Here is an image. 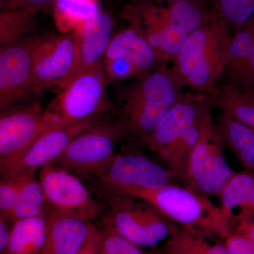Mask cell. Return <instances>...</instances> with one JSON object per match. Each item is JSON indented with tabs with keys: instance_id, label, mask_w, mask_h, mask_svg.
Segmentation results:
<instances>
[{
	"instance_id": "obj_1",
	"label": "cell",
	"mask_w": 254,
	"mask_h": 254,
	"mask_svg": "<svg viewBox=\"0 0 254 254\" xmlns=\"http://www.w3.org/2000/svg\"><path fill=\"white\" fill-rule=\"evenodd\" d=\"M210 10L201 0L161 3L133 0L122 17L152 47L160 62L174 60L188 37L203 23Z\"/></svg>"
},
{
	"instance_id": "obj_2",
	"label": "cell",
	"mask_w": 254,
	"mask_h": 254,
	"mask_svg": "<svg viewBox=\"0 0 254 254\" xmlns=\"http://www.w3.org/2000/svg\"><path fill=\"white\" fill-rule=\"evenodd\" d=\"M231 28L210 9L203 23L187 38L173 60V71L183 87L211 96L227 69Z\"/></svg>"
},
{
	"instance_id": "obj_3",
	"label": "cell",
	"mask_w": 254,
	"mask_h": 254,
	"mask_svg": "<svg viewBox=\"0 0 254 254\" xmlns=\"http://www.w3.org/2000/svg\"><path fill=\"white\" fill-rule=\"evenodd\" d=\"M182 86L166 64L125 87L120 95L119 119L123 133L142 143L179 100Z\"/></svg>"
},
{
	"instance_id": "obj_4",
	"label": "cell",
	"mask_w": 254,
	"mask_h": 254,
	"mask_svg": "<svg viewBox=\"0 0 254 254\" xmlns=\"http://www.w3.org/2000/svg\"><path fill=\"white\" fill-rule=\"evenodd\" d=\"M113 190L146 200L174 223L205 236L225 240L233 231V223L220 205L214 203L208 195L186 185L171 183L155 190Z\"/></svg>"
},
{
	"instance_id": "obj_5",
	"label": "cell",
	"mask_w": 254,
	"mask_h": 254,
	"mask_svg": "<svg viewBox=\"0 0 254 254\" xmlns=\"http://www.w3.org/2000/svg\"><path fill=\"white\" fill-rule=\"evenodd\" d=\"M109 83L103 61L73 78L44 110L43 133L95 118L109 109Z\"/></svg>"
},
{
	"instance_id": "obj_6",
	"label": "cell",
	"mask_w": 254,
	"mask_h": 254,
	"mask_svg": "<svg viewBox=\"0 0 254 254\" xmlns=\"http://www.w3.org/2000/svg\"><path fill=\"white\" fill-rule=\"evenodd\" d=\"M107 190L110 195L104 225L138 247L156 248L177 227L146 200L118 190Z\"/></svg>"
},
{
	"instance_id": "obj_7",
	"label": "cell",
	"mask_w": 254,
	"mask_h": 254,
	"mask_svg": "<svg viewBox=\"0 0 254 254\" xmlns=\"http://www.w3.org/2000/svg\"><path fill=\"white\" fill-rule=\"evenodd\" d=\"M123 133L118 120L95 122L68 143L63 154L53 164L71 173L98 177L109 168L115 156V146Z\"/></svg>"
},
{
	"instance_id": "obj_8",
	"label": "cell",
	"mask_w": 254,
	"mask_h": 254,
	"mask_svg": "<svg viewBox=\"0 0 254 254\" xmlns=\"http://www.w3.org/2000/svg\"><path fill=\"white\" fill-rule=\"evenodd\" d=\"M48 214L92 222L99 216L101 205L91 190L74 175L55 164L38 172Z\"/></svg>"
},
{
	"instance_id": "obj_9",
	"label": "cell",
	"mask_w": 254,
	"mask_h": 254,
	"mask_svg": "<svg viewBox=\"0 0 254 254\" xmlns=\"http://www.w3.org/2000/svg\"><path fill=\"white\" fill-rule=\"evenodd\" d=\"M224 145L211 120L190 153L183 185L209 197L218 196L235 173L227 163Z\"/></svg>"
},
{
	"instance_id": "obj_10",
	"label": "cell",
	"mask_w": 254,
	"mask_h": 254,
	"mask_svg": "<svg viewBox=\"0 0 254 254\" xmlns=\"http://www.w3.org/2000/svg\"><path fill=\"white\" fill-rule=\"evenodd\" d=\"M36 36H25L0 51L1 111L33 93V49Z\"/></svg>"
},
{
	"instance_id": "obj_11",
	"label": "cell",
	"mask_w": 254,
	"mask_h": 254,
	"mask_svg": "<svg viewBox=\"0 0 254 254\" xmlns=\"http://www.w3.org/2000/svg\"><path fill=\"white\" fill-rule=\"evenodd\" d=\"M74 56L72 33L36 37L33 49V93L58 87L69 74Z\"/></svg>"
},
{
	"instance_id": "obj_12",
	"label": "cell",
	"mask_w": 254,
	"mask_h": 254,
	"mask_svg": "<svg viewBox=\"0 0 254 254\" xmlns=\"http://www.w3.org/2000/svg\"><path fill=\"white\" fill-rule=\"evenodd\" d=\"M168 169L142 153L125 152L115 155L100 182L107 190L127 189L155 190L173 183Z\"/></svg>"
},
{
	"instance_id": "obj_13",
	"label": "cell",
	"mask_w": 254,
	"mask_h": 254,
	"mask_svg": "<svg viewBox=\"0 0 254 254\" xmlns=\"http://www.w3.org/2000/svg\"><path fill=\"white\" fill-rule=\"evenodd\" d=\"M97 121L95 117L43 132L22 154L0 164L1 176L16 177L28 171L38 172L46 165L53 164L75 136Z\"/></svg>"
},
{
	"instance_id": "obj_14",
	"label": "cell",
	"mask_w": 254,
	"mask_h": 254,
	"mask_svg": "<svg viewBox=\"0 0 254 254\" xmlns=\"http://www.w3.org/2000/svg\"><path fill=\"white\" fill-rule=\"evenodd\" d=\"M211 107L209 95H184L164 115L143 144L160 156L190 127L210 115Z\"/></svg>"
},
{
	"instance_id": "obj_15",
	"label": "cell",
	"mask_w": 254,
	"mask_h": 254,
	"mask_svg": "<svg viewBox=\"0 0 254 254\" xmlns=\"http://www.w3.org/2000/svg\"><path fill=\"white\" fill-rule=\"evenodd\" d=\"M113 27V17L102 11L78 25L72 33L75 48L72 68L57 88L62 89L83 71L103 61Z\"/></svg>"
},
{
	"instance_id": "obj_16",
	"label": "cell",
	"mask_w": 254,
	"mask_h": 254,
	"mask_svg": "<svg viewBox=\"0 0 254 254\" xmlns=\"http://www.w3.org/2000/svg\"><path fill=\"white\" fill-rule=\"evenodd\" d=\"M44 109L35 103L1 115L0 118V164L22 154L43 133Z\"/></svg>"
},
{
	"instance_id": "obj_17",
	"label": "cell",
	"mask_w": 254,
	"mask_h": 254,
	"mask_svg": "<svg viewBox=\"0 0 254 254\" xmlns=\"http://www.w3.org/2000/svg\"><path fill=\"white\" fill-rule=\"evenodd\" d=\"M95 225L92 222L48 214V227L40 254H76Z\"/></svg>"
},
{
	"instance_id": "obj_18",
	"label": "cell",
	"mask_w": 254,
	"mask_h": 254,
	"mask_svg": "<svg viewBox=\"0 0 254 254\" xmlns=\"http://www.w3.org/2000/svg\"><path fill=\"white\" fill-rule=\"evenodd\" d=\"M125 58L137 66L143 76L160 62L148 42L136 30L127 26L113 35L103 60Z\"/></svg>"
},
{
	"instance_id": "obj_19",
	"label": "cell",
	"mask_w": 254,
	"mask_h": 254,
	"mask_svg": "<svg viewBox=\"0 0 254 254\" xmlns=\"http://www.w3.org/2000/svg\"><path fill=\"white\" fill-rule=\"evenodd\" d=\"M217 197L233 225L237 218H254V173L235 172Z\"/></svg>"
},
{
	"instance_id": "obj_20",
	"label": "cell",
	"mask_w": 254,
	"mask_h": 254,
	"mask_svg": "<svg viewBox=\"0 0 254 254\" xmlns=\"http://www.w3.org/2000/svg\"><path fill=\"white\" fill-rule=\"evenodd\" d=\"M215 127L224 145L245 170L254 173V130L222 113Z\"/></svg>"
},
{
	"instance_id": "obj_21",
	"label": "cell",
	"mask_w": 254,
	"mask_h": 254,
	"mask_svg": "<svg viewBox=\"0 0 254 254\" xmlns=\"http://www.w3.org/2000/svg\"><path fill=\"white\" fill-rule=\"evenodd\" d=\"M212 107L254 130V93L231 83L217 89L210 96Z\"/></svg>"
},
{
	"instance_id": "obj_22",
	"label": "cell",
	"mask_w": 254,
	"mask_h": 254,
	"mask_svg": "<svg viewBox=\"0 0 254 254\" xmlns=\"http://www.w3.org/2000/svg\"><path fill=\"white\" fill-rule=\"evenodd\" d=\"M48 227V216L14 221L9 243L1 254H41Z\"/></svg>"
},
{
	"instance_id": "obj_23",
	"label": "cell",
	"mask_w": 254,
	"mask_h": 254,
	"mask_svg": "<svg viewBox=\"0 0 254 254\" xmlns=\"http://www.w3.org/2000/svg\"><path fill=\"white\" fill-rule=\"evenodd\" d=\"M254 45V16L242 31L233 35L228 52L227 69L230 83L242 89L247 88V76Z\"/></svg>"
},
{
	"instance_id": "obj_24",
	"label": "cell",
	"mask_w": 254,
	"mask_h": 254,
	"mask_svg": "<svg viewBox=\"0 0 254 254\" xmlns=\"http://www.w3.org/2000/svg\"><path fill=\"white\" fill-rule=\"evenodd\" d=\"M211 120V116L209 115L194 126L190 127L176 141L169 145L160 156L168 166L167 169L174 178L180 180L183 184L190 153L199 140L205 127Z\"/></svg>"
},
{
	"instance_id": "obj_25",
	"label": "cell",
	"mask_w": 254,
	"mask_h": 254,
	"mask_svg": "<svg viewBox=\"0 0 254 254\" xmlns=\"http://www.w3.org/2000/svg\"><path fill=\"white\" fill-rule=\"evenodd\" d=\"M20 188L11 221L34 217L48 216V208L38 177V172L28 171L18 175Z\"/></svg>"
},
{
	"instance_id": "obj_26",
	"label": "cell",
	"mask_w": 254,
	"mask_h": 254,
	"mask_svg": "<svg viewBox=\"0 0 254 254\" xmlns=\"http://www.w3.org/2000/svg\"><path fill=\"white\" fill-rule=\"evenodd\" d=\"M208 238L177 225L162 250L166 254H228L224 242L210 243Z\"/></svg>"
},
{
	"instance_id": "obj_27",
	"label": "cell",
	"mask_w": 254,
	"mask_h": 254,
	"mask_svg": "<svg viewBox=\"0 0 254 254\" xmlns=\"http://www.w3.org/2000/svg\"><path fill=\"white\" fill-rule=\"evenodd\" d=\"M53 18L60 33H72L100 11L99 0H55Z\"/></svg>"
},
{
	"instance_id": "obj_28",
	"label": "cell",
	"mask_w": 254,
	"mask_h": 254,
	"mask_svg": "<svg viewBox=\"0 0 254 254\" xmlns=\"http://www.w3.org/2000/svg\"><path fill=\"white\" fill-rule=\"evenodd\" d=\"M41 9L24 7L3 9L0 14V45L1 47L26 36L37 26V18Z\"/></svg>"
},
{
	"instance_id": "obj_29",
	"label": "cell",
	"mask_w": 254,
	"mask_h": 254,
	"mask_svg": "<svg viewBox=\"0 0 254 254\" xmlns=\"http://www.w3.org/2000/svg\"><path fill=\"white\" fill-rule=\"evenodd\" d=\"M212 3L213 12L230 26L233 35L254 16V0H212Z\"/></svg>"
},
{
	"instance_id": "obj_30",
	"label": "cell",
	"mask_w": 254,
	"mask_h": 254,
	"mask_svg": "<svg viewBox=\"0 0 254 254\" xmlns=\"http://www.w3.org/2000/svg\"><path fill=\"white\" fill-rule=\"evenodd\" d=\"M100 254H145L141 247L120 235L111 227L103 226Z\"/></svg>"
},
{
	"instance_id": "obj_31",
	"label": "cell",
	"mask_w": 254,
	"mask_h": 254,
	"mask_svg": "<svg viewBox=\"0 0 254 254\" xmlns=\"http://www.w3.org/2000/svg\"><path fill=\"white\" fill-rule=\"evenodd\" d=\"M103 64L109 82L123 81L128 78L143 76L136 65L125 58L103 60Z\"/></svg>"
},
{
	"instance_id": "obj_32",
	"label": "cell",
	"mask_w": 254,
	"mask_h": 254,
	"mask_svg": "<svg viewBox=\"0 0 254 254\" xmlns=\"http://www.w3.org/2000/svg\"><path fill=\"white\" fill-rule=\"evenodd\" d=\"M20 188L18 176H3L0 182V214L10 219L14 210ZM11 220V219H10Z\"/></svg>"
},
{
	"instance_id": "obj_33",
	"label": "cell",
	"mask_w": 254,
	"mask_h": 254,
	"mask_svg": "<svg viewBox=\"0 0 254 254\" xmlns=\"http://www.w3.org/2000/svg\"><path fill=\"white\" fill-rule=\"evenodd\" d=\"M228 254H254V246L242 235L232 233L224 240Z\"/></svg>"
},
{
	"instance_id": "obj_34",
	"label": "cell",
	"mask_w": 254,
	"mask_h": 254,
	"mask_svg": "<svg viewBox=\"0 0 254 254\" xmlns=\"http://www.w3.org/2000/svg\"><path fill=\"white\" fill-rule=\"evenodd\" d=\"M54 1L55 0H1V4L4 9L33 7L43 10Z\"/></svg>"
},
{
	"instance_id": "obj_35",
	"label": "cell",
	"mask_w": 254,
	"mask_h": 254,
	"mask_svg": "<svg viewBox=\"0 0 254 254\" xmlns=\"http://www.w3.org/2000/svg\"><path fill=\"white\" fill-rule=\"evenodd\" d=\"M232 233L242 235L254 246V218H237Z\"/></svg>"
},
{
	"instance_id": "obj_36",
	"label": "cell",
	"mask_w": 254,
	"mask_h": 254,
	"mask_svg": "<svg viewBox=\"0 0 254 254\" xmlns=\"http://www.w3.org/2000/svg\"><path fill=\"white\" fill-rule=\"evenodd\" d=\"M101 232L95 226L86 243L76 254H100Z\"/></svg>"
},
{
	"instance_id": "obj_37",
	"label": "cell",
	"mask_w": 254,
	"mask_h": 254,
	"mask_svg": "<svg viewBox=\"0 0 254 254\" xmlns=\"http://www.w3.org/2000/svg\"><path fill=\"white\" fill-rule=\"evenodd\" d=\"M13 222L8 217L0 214V254L2 253L9 243Z\"/></svg>"
},
{
	"instance_id": "obj_38",
	"label": "cell",
	"mask_w": 254,
	"mask_h": 254,
	"mask_svg": "<svg viewBox=\"0 0 254 254\" xmlns=\"http://www.w3.org/2000/svg\"><path fill=\"white\" fill-rule=\"evenodd\" d=\"M254 86V45L253 50H252V58L250 69H249L248 76H247V88L245 90L251 91Z\"/></svg>"
},
{
	"instance_id": "obj_39",
	"label": "cell",
	"mask_w": 254,
	"mask_h": 254,
	"mask_svg": "<svg viewBox=\"0 0 254 254\" xmlns=\"http://www.w3.org/2000/svg\"><path fill=\"white\" fill-rule=\"evenodd\" d=\"M145 254H166L163 252V250H158V249H151V250L148 252H145Z\"/></svg>"
},
{
	"instance_id": "obj_40",
	"label": "cell",
	"mask_w": 254,
	"mask_h": 254,
	"mask_svg": "<svg viewBox=\"0 0 254 254\" xmlns=\"http://www.w3.org/2000/svg\"><path fill=\"white\" fill-rule=\"evenodd\" d=\"M150 1H155V2H158V3H162V2L172 3V2H175V1H183V0H150Z\"/></svg>"
},
{
	"instance_id": "obj_41",
	"label": "cell",
	"mask_w": 254,
	"mask_h": 254,
	"mask_svg": "<svg viewBox=\"0 0 254 254\" xmlns=\"http://www.w3.org/2000/svg\"><path fill=\"white\" fill-rule=\"evenodd\" d=\"M251 91H252V92H253V93H254V86L253 87V88H252V89L251 90Z\"/></svg>"
}]
</instances>
